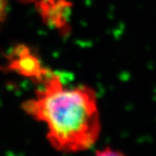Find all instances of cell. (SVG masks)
<instances>
[{
	"instance_id": "obj_1",
	"label": "cell",
	"mask_w": 156,
	"mask_h": 156,
	"mask_svg": "<svg viewBox=\"0 0 156 156\" xmlns=\"http://www.w3.org/2000/svg\"><path fill=\"white\" fill-rule=\"evenodd\" d=\"M37 81L43 85L23 110L47 128V139L56 150L76 153L95 145L101 133L97 97L87 86L66 87L60 76L44 69Z\"/></svg>"
},
{
	"instance_id": "obj_2",
	"label": "cell",
	"mask_w": 156,
	"mask_h": 156,
	"mask_svg": "<svg viewBox=\"0 0 156 156\" xmlns=\"http://www.w3.org/2000/svg\"><path fill=\"white\" fill-rule=\"evenodd\" d=\"M37 8L43 19L57 29H64L67 24L69 3L64 0H24Z\"/></svg>"
},
{
	"instance_id": "obj_3",
	"label": "cell",
	"mask_w": 156,
	"mask_h": 156,
	"mask_svg": "<svg viewBox=\"0 0 156 156\" xmlns=\"http://www.w3.org/2000/svg\"><path fill=\"white\" fill-rule=\"evenodd\" d=\"M94 156H126L120 151L113 149L110 147H105L101 150L96 151Z\"/></svg>"
},
{
	"instance_id": "obj_4",
	"label": "cell",
	"mask_w": 156,
	"mask_h": 156,
	"mask_svg": "<svg viewBox=\"0 0 156 156\" xmlns=\"http://www.w3.org/2000/svg\"><path fill=\"white\" fill-rule=\"evenodd\" d=\"M7 2L6 0H0V23L4 21L6 16Z\"/></svg>"
}]
</instances>
